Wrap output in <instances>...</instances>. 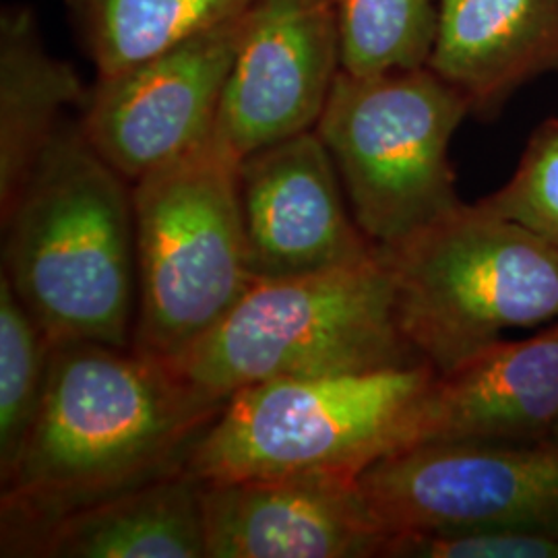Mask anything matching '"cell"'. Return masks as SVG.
<instances>
[{
  "instance_id": "4",
  "label": "cell",
  "mask_w": 558,
  "mask_h": 558,
  "mask_svg": "<svg viewBox=\"0 0 558 558\" xmlns=\"http://www.w3.org/2000/svg\"><path fill=\"white\" fill-rule=\"evenodd\" d=\"M437 371L408 368L276 379L230 396L186 468L201 482L341 472L359 476L414 445Z\"/></svg>"
},
{
  "instance_id": "8",
  "label": "cell",
  "mask_w": 558,
  "mask_h": 558,
  "mask_svg": "<svg viewBox=\"0 0 558 558\" xmlns=\"http://www.w3.org/2000/svg\"><path fill=\"white\" fill-rule=\"evenodd\" d=\"M383 532L532 527L558 532V447L544 442H430L359 474Z\"/></svg>"
},
{
  "instance_id": "1",
  "label": "cell",
  "mask_w": 558,
  "mask_h": 558,
  "mask_svg": "<svg viewBox=\"0 0 558 558\" xmlns=\"http://www.w3.org/2000/svg\"><path fill=\"white\" fill-rule=\"evenodd\" d=\"M226 401L135 348L54 341L40 414L0 480V555L25 557L59 519L184 470Z\"/></svg>"
},
{
  "instance_id": "10",
  "label": "cell",
  "mask_w": 558,
  "mask_h": 558,
  "mask_svg": "<svg viewBox=\"0 0 558 558\" xmlns=\"http://www.w3.org/2000/svg\"><path fill=\"white\" fill-rule=\"evenodd\" d=\"M341 71L338 0H255L216 131L240 160L315 131Z\"/></svg>"
},
{
  "instance_id": "7",
  "label": "cell",
  "mask_w": 558,
  "mask_h": 558,
  "mask_svg": "<svg viewBox=\"0 0 558 558\" xmlns=\"http://www.w3.org/2000/svg\"><path fill=\"white\" fill-rule=\"evenodd\" d=\"M470 104L430 66L339 71L315 133L336 163L360 230L393 246L458 209L449 145Z\"/></svg>"
},
{
  "instance_id": "11",
  "label": "cell",
  "mask_w": 558,
  "mask_h": 558,
  "mask_svg": "<svg viewBox=\"0 0 558 558\" xmlns=\"http://www.w3.org/2000/svg\"><path fill=\"white\" fill-rule=\"evenodd\" d=\"M240 207L255 279L299 278L373 259L336 163L315 131L240 160Z\"/></svg>"
},
{
  "instance_id": "6",
  "label": "cell",
  "mask_w": 558,
  "mask_h": 558,
  "mask_svg": "<svg viewBox=\"0 0 558 558\" xmlns=\"http://www.w3.org/2000/svg\"><path fill=\"white\" fill-rule=\"evenodd\" d=\"M379 248L399 325L439 375L509 329L558 320L557 248L480 201Z\"/></svg>"
},
{
  "instance_id": "3",
  "label": "cell",
  "mask_w": 558,
  "mask_h": 558,
  "mask_svg": "<svg viewBox=\"0 0 558 558\" xmlns=\"http://www.w3.org/2000/svg\"><path fill=\"white\" fill-rule=\"evenodd\" d=\"M426 360L399 325L383 253L299 278L257 279L230 315L170 362L201 391L228 399L276 379L408 368Z\"/></svg>"
},
{
  "instance_id": "2",
  "label": "cell",
  "mask_w": 558,
  "mask_h": 558,
  "mask_svg": "<svg viewBox=\"0 0 558 558\" xmlns=\"http://www.w3.org/2000/svg\"><path fill=\"white\" fill-rule=\"evenodd\" d=\"M2 276L48 338L133 348V182L94 149L81 122H62L2 216Z\"/></svg>"
},
{
  "instance_id": "18",
  "label": "cell",
  "mask_w": 558,
  "mask_h": 558,
  "mask_svg": "<svg viewBox=\"0 0 558 558\" xmlns=\"http://www.w3.org/2000/svg\"><path fill=\"white\" fill-rule=\"evenodd\" d=\"M439 0H338L341 71L379 75L428 66Z\"/></svg>"
},
{
  "instance_id": "17",
  "label": "cell",
  "mask_w": 558,
  "mask_h": 558,
  "mask_svg": "<svg viewBox=\"0 0 558 558\" xmlns=\"http://www.w3.org/2000/svg\"><path fill=\"white\" fill-rule=\"evenodd\" d=\"M98 77L151 59L248 11L255 0H71Z\"/></svg>"
},
{
  "instance_id": "22",
  "label": "cell",
  "mask_w": 558,
  "mask_h": 558,
  "mask_svg": "<svg viewBox=\"0 0 558 558\" xmlns=\"http://www.w3.org/2000/svg\"><path fill=\"white\" fill-rule=\"evenodd\" d=\"M548 442H553V445H557L558 447V418L555 422V426H553V430H550V437H548Z\"/></svg>"
},
{
  "instance_id": "21",
  "label": "cell",
  "mask_w": 558,
  "mask_h": 558,
  "mask_svg": "<svg viewBox=\"0 0 558 558\" xmlns=\"http://www.w3.org/2000/svg\"><path fill=\"white\" fill-rule=\"evenodd\" d=\"M379 557L558 558V532L532 527H456L391 534Z\"/></svg>"
},
{
  "instance_id": "19",
  "label": "cell",
  "mask_w": 558,
  "mask_h": 558,
  "mask_svg": "<svg viewBox=\"0 0 558 558\" xmlns=\"http://www.w3.org/2000/svg\"><path fill=\"white\" fill-rule=\"evenodd\" d=\"M52 343L0 274V480L15 468L40 414Z\"/></svg>"
},
{
  "instance_id": "12",
  "label": "cell",
  "mask_w": 558,
  "mask_h": 558,
  "mask_svg": "<svg viewBox=\"0 0 558 558\" xmlns=\"http://www.w3.org/2000/svg\"><path fill=\"white\" fill-rule=\"evenodd\" d=\"M201 505L207 558H371L387 539L354 474L203 482Z\"/></svg>"
},
{
  "instance_id": "5",
  "label": "cell",
  "mask_w": 558,
  "mask_h": 558,
  "mask_svg": "<svg viewBox=\"0 0 558 558\" xmlns=\"http://www.w3.org/2000/svg\"><path fill=\"white\" fill-rule=\"evenodd\" d=\"M240 158L218 131L133 182L140 302L133 348L174 362L257 281L240 207Z\"/></svg>"
},
{
  "instance_id": "15",
  "label": "cell",
  "mask_w": 558,
  "mask_h": 558,
  "mask_svg": "<svg viewBox=\"0 0 558 558\" xmlns=\"http://www.w3.org/2000/svg\"><path fill=\"white\" fill-rule=\"evenodd\" d=\"M201 482L189 468L52 523L25 558H207Z\"/></svg>"
},
{
  "instance_id": "20",
  "label": "cell",
  "mask_w": 558,
  "mask_h": 558,
  "mask_svg": "<svg viewBox=\"0 0 558 558\" xmlns=\"http://www.w3.org/2000/svg\"><path fill=\"white\" fill-rule=\"evenodd\" d=\"M480 203L558 251V119L539 124L523 149L515 174Z\"/></svg>"
},
{
  "instance_id": "14",
  "label": "cell",
  "mask_w": 558,
  "mask_h": 558,
  "mask_svg": "<svg viewBox=\"0 0 558 558\" xmlns=\"http://www.w3.org/2000/svg\"><path fill=\"white\" fill-rule=\"evenodd\" d=\"M428 66L478 117L521 85L558 73V0H439Z\"/></svg>"
},
{
  "instance_id": "16",
  "label": "cell",
  "mask_w": 558,
  "mask_h": 558,
  "mask_svg": "<svg viewBox=\"0 0 558 558\" xmlns=\"http://www.w3.org/2000/svg\"><path fill=\"white\" fill-rule=\"evenodd\" d=\"M87 92L77 71L52 57L29 7L9 4L0 15V216H7L64 110L83 106Z\"/></svg>"
},
{
  "instance_id": "13",
  "label": "cell",
  "mask_w": 558,
  "mask_h": 558,
  "mask_svg": "<svg viewBox=\"0 0 558 558\" xmlns=\"http://www.w3.org/2000/svg\"><path fill=\"white\" fill-rule=\"evenodd\" d=\"M557 418L558 320L534 338L499 339L456 368L437 373L412 447L544 442Z\"/></svg>"
},
{
  "instance_id": "9",
  "label": "cell",
  "mask_w": 558,
  "mask_h": 558,
  "mask_svg": "<svg viewBox=\"0 0 558 558\" xmlns=\"http://www.w3.org/2000/svg\"><path fill=\"white\" fill-rule=\"evenodd\" d=\"M248 11L98 77L83 104L81 129L120 177L137 182L214 135Z\"/></svg>"
}]
</instances>
